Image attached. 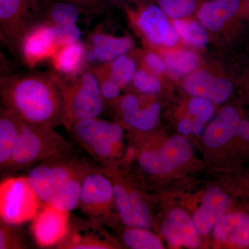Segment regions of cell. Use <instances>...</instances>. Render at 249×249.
Instances as JSON below:
<instances>
[{"mask_svg":"<svg viewBox=\"0 0 249 249\" xmlns=\"http://www.w3.org/2000/svg\"><path fill=\"white\" fill-rule=\"evenodd\" d=\"M65 82L55 72L2 77L3 107L13 109L28 124L52 128L63 125Z\"/></svg>","mask_w":249,"mask_h":249,"instance_id":"6da1fadb","label":"cell"},{"mask_svg":"<svg viewBox=\"0 0 249 249\" xmlns=\"http://www.w3.org/2000/svg\"><path fill=\"white\" fill-rule=\"evenodd\" d=\"M70 133L78 146L103 169L119 165L124 136L120 123L90 118L76 123Z\"/></svg>","mask_w":249,"mask_h":249,"instance_id":"7a4b0ae2","label":"cell"},{"mask_svg":"<svg viewBox=\"0 0 249 249\" xmlns=\"http://www.w3.org/2000/svg\"><path fill=\"white\" fill-rule=\"evenodd\" d=\"M74 148L72 142L52 128L24 122L7 170L18 172Z\"/></svg>","mask_w":249,"mask_h":249,"instance_id":"3957f363","label":"cell"},{"mask_svg":"<svg viewBox=\"0 0 249 249\" xmlns=\"http://www.w3.org/2000/svg\"><path fill=\"white\" fill-rule=\"evenodd\" d=\"M82 152L74 147L31 168L27 178L42 202H50L55 193L82 170L98 164Z\"/></svg>","mask_w":249,"mask_h":249,"instance_id":"277c9868","label":"cell"},{"mask_svg":"<svg viewBox=\"0 0 249 249\" xmlns=\"http://www.w3.org/2000/svg\"><path fill=\"white\" fill-rule=\"evenodd\" d=\"M65 116L63 126L69 132L78 121L99 117L105 103L97 77L92 71H83L64 88Z\"/></svg>","mask_w":249,"mask_h":249,"instance_id":"5b68a950","label":"cell"},{"mask_svg":"<svg viewBox=\"0 0 249 249\" xmlns=\"http://www.w3.org/2000/svg\"><path fill=\"white\" fill-rule=\"evenodd\" d=\"M78 208L85 217L98 221L107 228L115 229L116 222H120L112 181L103 172L102 167L91 170L85 177Z\"/></svg>","mask_w":249,"mask_h":249,"instance_id":"8992f818","label":"cell"},{"mask_svg":"<svg viewBox=\"0 0 249 249\" xmlns=\"http://www.w3.org/2000/svg\"><path fill=\"white\" fill-rule=\"evenodd\" d=\"M42 199L27 176L11 177L0 184L1 222L21 225L31 222L42 206Z\"/></svg>","mask_w":249,"mask_h":249,"instance_id":"52a82bcc","label":"cell"},{"mask_svg":"<svg viewBox=\"0 0 249 249\" xmlns=\"http://www.w3.org/2000/svg\"><path fill=\"white\" fill-rule=\"evenodd\" d=\"M127 12L134 28L147 43L168 48L178 43L179 34L160 6L142 4L136 8L128 6Z\"/></svg>","mask_w":249,"mask_h":249,"instance_id":"ba28073f","label":"cell"},{"mask_svg":"<svg viewBox=\"0 0 249 249\" xmlns=\"http://www.w3.org/2000/svg\"><path fill=\"white\" fill-rule=\"evenodd\" d=\"M193 155L191 142L183 136H174L157 148L145 149L138 156L144 173L153 176L166 175L186 164Z\"/></svg>","mask_w":249,"mask_h":249,"instance_id":"9c48e42d","label":"cell"},{"mask_svg":"<svg viewBox=\"0 0 249 249\" xmlns=\"http://www.w3.org/2000/svg\"><path fill=\"white\" fill-rule=\"evenodd\" d=\"M38 7L36 0H0L1 40L12 53H20L23 37Z\"/></svg>","mask_w":249,"mask_h":249,"instance_id":"30bf717a","label":"cell"},{"mask_svg":"<svg viewBox=\"0 0 249 249\" xmlns=\"http://www.w3.org/2000/svg\"><path fill=\"white\" fill-rule=\"evenodd\" d=\"M103 170L112 181L116 210L121 224L150 230L153 224L152 211L140 192L123 181L114 170Z\"/></svg>","mask_w":249,"mask_h":249,"instance_id":"8fae6325","label":"cell"},{"mask_svg":"<svg viewBox=\"0 0 249 249\" xmlns=\"http://www.w3.org/2000/svg\"><path fill=\"white\" fill-rule=\"evenodd\" d=\"M119 247L117 240L104 224L85 216H71L68 231L56 249H115Z\"/></svg>","mask_w":249,"mask_h":249,"instance_id":"7c38bea8","label":"cell"},{"mask_svg":"<svg viewBox=\"0 0 249 249\" xmlns=\"http://www.w3.org/2000/svg\"><path fill=\"white\" fill-rule=\"evenodd\" d=\"M71 214L49 203H43L31 222V236L41 248H55L66 235Z\"/></svg>","mask_w":249,"mask_h":249,"instance_id":"4fadbf2b","label":"cell"},{"mask_svg":"<svg viewBox=\"0 0 249 249\" xmlns=\"http://www.w3.org/2000/svg\"><path fill=\"white\" fill-rule=\"evenodd\" d=\"M59 47L53 27L47 23L36 22L23 37L19 54L24 63L33 69L50 60Z\"/></svg>","mask_w":249,"mask_h":249,"instance_id":"5bb4252c","label":"cell"},{"mask_svg":"<svg viewBox=\"0 0 249 249\" xmlns=\"http://www.w3.org/2000/svg\"><path fill=\"white\" fill-rule=\"evenodd\" d=\"M133 47V40L129 36H116L96 30L88 37L87 62L95 65L108 63L128 53Z\"/></svg>","mask_w":249,"mask_h":249,"instance_id":"9a60e30c","label":"cell"},{"mask_svg":"<svg viewBox=\"0 0 249 249\" xmlns=\"http://www.w3.org/2000/svg\"><path fill=\"white\" fill-rule=\"evenodd\" d=\"M183 88L191 96L205 98L215 103H224L234 91L230 80L213 76L203 70L195 71L186 76Z\"/></svg>","mask_w":249,"mask_h":249,"instance_id":"2e32d148","label":"cell"},{"mask_svg":"<svg viewBox=\"0 0 249 249\" xmlns=\"http://www.w3.org/2000/svg\"><path fill=\"white\" fill-rule=\"evenodd\" d=\"M230 204V197L220 188L210 187L205 193L200 207L193 214V221L199 233L209 235L226 214Z\"/></svg>","mask_w":249,"mask_h":249,"instance_id":"e0dca14e","label":"cell"},{"mask_svg":"<svg viewBox=\"0 0 249 249\" xmlns=\"http://www.w3.org/2000/svg\"><path fill=\"white\" fill-rule=\"evenodd\" d=\"M162 235L173 247L196 249L201 245L199 232L188 214L183 210H172L162 224Z\"/></svg>","mask_w":249,"mask_h":249,"instance_id":"ac0fdd59","label":"cell"},{"mask_svg":"<svg viewBox=\"0 0 249 249\" xmlns=\"http://www.w3.org/2000/svg\"><path fill=\"white\" fill-rule=\"evenodd\" d=\"M242 120L235 108L228 106L222 108L217 116L205 129L203 142L210 148H218L225 145L235 137Z\"/></svg>","mask_w":249,"mask_h":249,"instance_id":"d6986e66","label":"cell"},{"mask_svg":"<svg viewBox=\"0 0 249 249\" xmlns=\"http://www.w3.org/2000/svg\"><path fill=\"white\" fill-rule=\"evenodd\" d=\"M87 47L80 41L60 45L50 59L55 73L73 79L83 73L86 63Z\"/></svg>","mask_w":249,"mask_h":249,"instance_id":"ffe728a7","label":"cell"},{"mask_svg":"<svg viewBox=\"0 0 249 249\" xmlns=\"http://www.w3.org/2000/svg\"><path fill=\"white\" fill-rule=\"evenodd\" d=\"M214 239L239 247H249V214L234 213L224 214L213 229Z\"/></svg>","mask_w":249,"mask_h":249,"instance_id":"44dd1931","label":"cell"},{"mask_svg":"<svg viewBox=\"0 0 249 249\" xmlns=\"http://www.w3.org/2000/svg\"><path fill=\"white\" fill-rule=\"evenodd\" d=\"M24 121L9 108L0 109V168L7 170L15 145L22 131Z\"/></svg>","mask_w":249,"mask_h":249,"instance_id":"7402d4cb","label":"cell"},{"mask_svg":"<svg viewBox=\"0 0 249 249\" xmlns=\"http://www.w3.org/2000/svg\"><path fill=\"white\" fill-rule=\"evenodd\" d=\"M241 0H210L197 11L199 22L206 29L219 31L240 9Z\"/></svg>","mask_w":249,"mask_h":249,"instance_id":"603a6c76","label":"cell"},{"mask_svg":"<svg viewBox=\"0 0 249 249\" xmlns=\"http://www.w3.org/2000/svg\"><path fill=\"white\" fill-rule=\"evenodd\" d=\"M86 11H93L62 0L53 1L49 5L45 18L40 22L53 26L73 25L77 24L80 16Z\"/></svg>","mask_w":249,"mask_h":249,"instance_id":"cb8c5ba5","label":"cell"},{"mask_svg":"<svg viewBox=\"0 0 249 249\" xmlns=\"http://www.w3.org/2000/svg\"><path fill=\"white\" fill-rule=\"evenodd\" d=\"M161 111L160 103L152 102L146 106L122 116L124 124L131 128L147 132L155 128L159 122Z\"/></svg>","mask_w":249,"mask_h":249,"instance_id":"d4e9b609","label":"cell"},{"mask_svg":"<svg viewBox=\"0 0 249 249\" xmlns=\"http://www.w3.org/2000/svg\"><path fill=\"white\" fill-rule=\"evenodd\" d=\"M163 59L166 70L175 78L188 76L196 71L199 62L197 55L189 51L165 52Z\"/></svg>","mask_w":249,"mask_h":249,"instance_id":"484cf974","label":"cell"},{"mask_svg":"<svg viewBox=\"0 0 249 249\" xmlns=\"http://www.w3.org/2000/svg\"><path fill=\"white\" fill-rule=\"evenodd\" d=\"M121 240L127 248L132 249H163L160 239L149 229L124 226Z\"/></svg>","mask_w":249,"mask_h":249,"instance_id":"4316f807","label":"cell"},{"mask_svg":"<svg viewBox=\"0 0 249 249\" xmlns=\"http://www.w3.org/2000/svg\"><path fill=\"white\" fill-rule=\"evenodd\" d=\"M109 76L116 80L122 89L128 86L137 71V62L128 53L121 55L108 63L101 65Z\"/></svg>","mask_w":249,"mask_h":249,"instance_id":"83f0119b","label":"cell"},{"mask_svg":"<svg viewBox=\"0 0 249 249\" xmlns=\"http://www.w3.org/2000/svg\"><path fill=\"white\" fill-rule=\"evenodd\" d=\"M173 24L188 45L196 48H203L209 42V37L205 30L206 28L200 22L176 19L173 21Z\"/></svg>","mask_w":249,"mask_h":249,"instance_id":"f1b7e54d","label":"cell"},{"mask_svg":"<svg viewBox=\"0 0 249 249\" xmlns=\"http://www.w3.org/2000/svg\"><path fill=\"white\" fill-rule=\"evenodd\" d=\"M19 226L0 222V249L28 248L25 235Z\"/></svg>","mask_w":249,"mask_h":249,"instance_id":"f546056e","label":"cell"},{"mask_svg":"<svg viewBox=\"0 0 249 249\" xmlns=\"http://www.w3.org/2000/svg\"><path fill=\"white\" fill-rule=\"evenodd\" d=\"M91 71L97 77L100 90L105 103L114 102L120 96L122 88L116 80L109 76V73L103 68L102 65H96L94 68L91 69Z\"/></svg>","mask_w":249,"mask_h":249,"instance_id":"4dcf8cb0","label":"cell"},{"mask_svg":"<svg viewBox=\"0 0 249 249\" xmlns=\"http://www.w3.org/2000/svg\"><path fill=\"white\" fill-rule=\"evenodd\" d=\"M158 4L165 14L174 19H183L196 9V0H158Z\"/></svg>","mask_w":249,"mask_h":249,"instance_id":"1f68e13d","label":"cell"},{"mask_svg":"<svg viewBox=\"0 0 249 249\" xmlns=\"http://www.w3.org/2000/svg\"><path fill=\"white\" fill-rule=\"evenodd\" d=\"M132 84L137 91L145 95L155 94L161 89V83L158 75L152 73L146 69L137 70Z\"/></svg>","mask_w":249,"mask_h":249,"instance_id":"d6a6232c","label":"cell"},{"mask_svg":"<svg viewBox=\"0 0 249 249\" xmlns=\"http://www.w3.org/2000/svg\"><path fill=\"white\" fill-rule=\"evenodd\" d=\"M214 107L213 102L206 98L194 96L188 106V114L193 119L205 124L213 117Z\"/></svg>","mask_w":249,"mask_h":249,"instance_id":"836d02e7","label":"cell"},{"mask_svg":"<svg viewBox=\"0 0 249 249\" xmlns=\"http://www.w3.org/2000/svg\"><path fill=\"white\" fill-rule=\"evenodd\" d=\"M55 40L59 46L79 41L82 31L77 24L67 26H53Z\"/></svg>","mask_w":249,"mask_h":249,"instance_id":"e575fe53","label":"cell"},{"mask_svg":"<svg viewBox=\"0 0 249 249\" xmlns=\"http://www.w3.org/2000/svg\"><path fill=\"white\" fill-rule=\"evenodd\" d=\"M112 104H115L118 110L121 115L132 112L142 107V103L137 96L134 94H126L124 96H119Z\"/></svg>","mask_w":249,"mask_h":249,"instance_id":"d590c367","label":"cell"},{"mask_svg":"<svg viewBox=\"0 0 249 249\" xmlns=\"http://www.w3.org/2000/svg\"><path fill=\"white\" fill-rule=\"evenodd\" d=\"M142 62L147 70L158 76L166 70L164 60L158 54L153 52H147L144 54Z\"/></svg>","mask_w":249,"mask_h":249,"instance_id":"8d00e7d4","label":"cell"},{"mask_svg":"<svg viewBox=\"0 0 249 249\" xmlns=\"http://www.w3.org/2000/svg\"><path fill=\"white\" fill-rule=\"evenodd\" d=\"M62 1H69L93 11H98L102 8L103 6L101 0H62Z\"/></svg>","mask_w":249,"mask_h":249,"instance_id":"74e56055","label":"cell"},{"mask_svg":"<svg viewBox=\"0 0 249 249\" xmlns=\"http://www.w3.org/2000/svg\"><path fill=\"white\" fill-rule=\"evenodd\" d=\"M178 129L183 135L188 136L193 134V119L191 116L187 114L183 117L178 123Z\"/></svg>","mask_w":249,"mask_h":249,"instance_id":"f35d334b","label":"cell"},{"mask_svg":"<svg viewBox=\"0 0 249 249\" xmlns=\"http://www.w3.org/2000/svg\"><path fill=\"white\" fill-rule=\"evenodd\" d=\"M237 137L245 141H249V121L241 120L237 129Z\"/></svg>","mask_w":249,"mask_h":249,"instance_id":"ab89813d","label":"cell"},{"mask_svg":"<svg viewBox=\"0 0 249 249\" xmlns=\"http://www.w3.org/2000/svg\"><path fill=\"white\" fill-rule=\"evenodd\" d=\"M110 1H113V2H120V1H122L123 0H110Z\"/></svg>","mask_w":249,"mask_h":249,"instance_id":"60d3db41","label":"cell"},{"mask_svg":"<svg viewBox=\"0 0 249 249\" xmlns=\"http://www.w3.org/2000/svg\"><path fill=\"white\" fill-rule=\"evenodd\" d=\"M247 9H248V11L249 12V0H248V1H247Z\"/></svg>","mask_w":249,"mask_h":249,"instance_id":"b9f144b4","label":"cell"}]
</instances>
